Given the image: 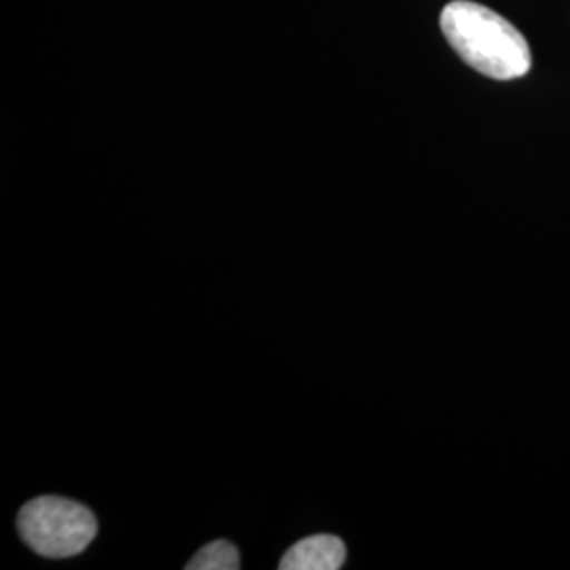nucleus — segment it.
<instances>
[{
	"instance_id": "1",
	"label": "nucleus",
	"mask_w": 570,
	"mask_h": 570,
	"mask_svg": "<svg viewBox=\"0 0 570 570\" xmlns=\"http://www.w3.org/2000/svg\"><path fill=\"white\" fill-rule=\"evenodd\" d=\"M440 26L450 47L475 72L497 81H513L529 72L532 56L524 35L489 7L452 0Z\"/></svg>"
},
{
	"instance_id": "2",
	"label": "nucleus",
	"mask_w": 570,
	"mask_h": 570,
	"mask_svg": "<svg viewBox=\"0 0 570 570\" xmlns=\"http://www.w3.org/2000/svg\"><path fill=\"white\" fill-rule=\"evenodd\" d=\"M21 539L45 558H72L98 534L94 513L81 503L41 497L26 503L18 518Z\"/></svg>"
},
{
	"instance_id": "3",
	"label": "nucleus",
	"mask_w": 570,
	"mask_h": 570,
	"mask_svg": "<svg viewBox=\"0 0 570 570\" xmlns=\"http://www.w3.org/2000/svg\"><path fill=\"white\" fill-rule=\"evenodd\" d=\"M345 543L334 534H315L306 537L292 546L284 560L282 570H336L345 564Z\"/></svg>"
},
{
	"instance_id": "4",
	"label": "nucleus",
	"mask_w": 570,
	"mask_h": 570,
	"mask_svg": "<svg viewBox=\"0 0 570 570\" xmlns=\"http://www.w3.org/2000/svg\"><path fill=\"white\" fill-rule=\"evenodd\" d=\"M242 567L239 551L228 541H214L186 564L188 570H237Z\"/></svg>"
}]
</instances>
